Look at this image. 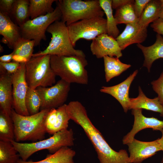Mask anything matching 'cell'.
<instances>
[{"label":"cell","mask_w":163,"mask_h":163,"mask_svg":"<svg viewBox=\"0 0 163 163\" xmlns=\"http://www.w3.org/2000/svg\"><path fill=\"white\" fill-rule=\"evenodd\" d=\"M66 111L70 120L80 126L90 141L100 163H129V155L125 149L117 152L113 149L88 116L85 107L78 101L67 104Z\"/></svg>","instance_id":"1"},{"label":"cell","mask_w":163,"mask_h":163,"mask_svg":"<svg viewBox=\"0 0 163 163\" xmlns=\"http://www.w3.org/2000/svg\"><path fill=\"white\" fill-rule=\"evenodd\" d=\"M50 109H43L27 116L20 115L12 108L11 117L14 126V141L34 142L45 139L46 132L45 120Z\"/></svg>","instance_id":"2"},{"label":"cell","mask_w":163,"mask_h":163,"mask_svg":"<svg viewBox=\"0 0 163 163\" xmlns=\"http://www.w3.org/2000/svg\"><path fill=\"white\" fill-rule=\"evenodd\" d=\"M50 64L55 75L61 79L70 84H88V73L85 68L88 63L85 56L51 55Z\"/></svg>","instance_id":"3"},{"label":"cell","mask_w":163,"mask_h":163,"mask_svg":"<svg viewBox=\"0 0 163 163\" xmlns=\"http://www.w3.org/2000/svg\"><path fill=\"white\" fill-rule=\"evenodd\" d=\"M73 132L72 129L58 132L46 139L30 143L10 141L23 160H27L36 152L47 149L53 154L63 147H71L74 145Z\"/></svg>","instance_id":"4"},{"label":"cell","mask_w":163,"mask_h":163,"mask_svg":"<svg viewBox=\"0 0 163 163\" xmlns=\"http://www.w3.org/2000/svg\"><path fill=\"white\" fill-rule=\"evenodd\" d=\"M62 13L61 21L66 25L80 20L103 17L99 0H59L56 2Z\"/></svg>","instance_id":"5"},{"label":"cell","mask_w":163,"mask_h":163,"mask_svg":"<svg viewBox=\"0 0 163 163\" xmlns=\"http://www.w3.org/2000/svg\"><path fill=\"white\" fill-rule=\"evenodd\" d=\"M46 32L52 35L49 45L43 50L33 54L32 56L47 55L85 56L82 50L74 48L65 23L61 21H57L49 26Z\"/></svg>","instance_id":"6"},{"label":"cell","mask_w":163,"mask_h":163,"mask_svg":"<svg viewBox=\"0 0 163 163\" xmlns=\"http://www.w3.org/2000/svg\"><path fill=\"white\" fill-rule=\"evenodd\" d=\"M50 55L32 56L26 63L25 77L29 88L36 89L51 87L56 83V75L50 64Z\"/></svg>","instance_id":"7"},{"label":"cell","mask_w":163,"mask_h":163,"mask_svg":"<svg viewBox=\"0 0 163 163\" xmlns=\"http://www.w3.org/2000/svg\"><path fill=\"white\" fill-rule=\"evenodd\" d=\"M62 13L56 5L53 12L29 19L20 27L22 37L34 41L35 46L40 45L42 40L46 39V32L49 26L61 19Z\"/></svg>","instance_id":"8"},{"label":"cell","mask_w":163,"mask_h":163,"mask_svg":"<svg viewBox=\"0 0 163 163\" xmlns=\"http://www.w3.org/2000/svg\"><path fill=\"white\" fill-rule=\"evenodd\" d=\"M72 44L74 47L81 39L93 40L98 36L107 34L106 19L97 17L84 19L67 26Z\"/></svg>","instance_id":"9"},{"label":"cell","mask_w":163,"mask_h":163,"mask_svg":"<svg viewBox=\"0 0 163 163\" xmlns=\"http://www.w3.org/2000/svg\"><path fill=\"white\" fill-rule=\"evenodd\" d=\"M70 84L61 79L50 87L36 89L41 100L40 110L57 108L65 104L70 90Z\"/></svg>","instance_id":"10"},{"label":"cell","mask_w":163,"mask_h":163,"mask_svg":"<svg viewBox=\"0 0 163 163\" xmlns=\"http://www.w3.org/2000/svg\"><path fill=\"white\" fill-rule=\"evenodd\" d=\"M26 63H20L17 72L11 75L13 108L18 113L30 115L26 107L25 99L28 86L25 77Z\"/></svg>","instance_id":"11"},{"label":"cell","mask_w":163,"mask_h":163,"mask_svg":"<svg viewBox=\"0 0 163 163\" xmlns=\"http://www.w3.org/2000/svg\"><path fill=\"white\" fill-rule=\"evenodd\" d=\"M90 48L92 54L97 58L107 56L119 58L122 56L116 39L107 34L99 35L92 40Z\"/></svg>","instance_id":"12"},{"label":"cell","mask_w":163,"mask_h":163,"mask_svg":"<svg viewBox=\"0 0 163 163\" xmlns=\"http://www.w3.org/2000/svg\"><path fill=\"white\" fill-rule=\"evenodd\" d=\"M132 114L134 117L133 125L131 131L123 137V145L131 142L136 134L144 129L151 128L153 130L160 131L163 129V121L154 117H145L142 113V109H132Z\"/></svg>","instance_id":"13"},{"label":"cell","mask_w":163,"mask_h":163,"mask_svg":"<svg viewBox=\"0 0 163 163\" xmlns=\"http://www.w3.org/2000/svg\"><path fill=\"white\" fill-rule=\"evenodd\" d=\"M129 153V163H141L161 151L157 140L150 142L138 140L135 138L126 144Z\"/></svg>","instance_id":"14"},{"label":"cell","mask_w":163,"mask_h":163,"mask_svg":"<svg viewBox=\"0 0 163 163\" xmlns=\"http://www.w3.org/2000/svg\"><path fill=\"white\" fill-rule=\"evenodd\" d=\"M67 104H64L49 111L45 119L46 133L53 135L61 131L68 129L70 120L66 111Z\"/></svg>","instance_id":"15"},{"label":"cell","mask_w":163,"mask_h":163,"mask_svg":"<svg viewBox=\"0 0 163 163\" xmlns=\"http://www.w3.org/2000/svg\"><path fill=\"white\" fill-rule=\"evenodd\" d=\"M138 73L136 70L122 82L111 86L102 87L101 92L108 94L115 98L120 103L126 113L129 110L130 98L129 90L131 84Z\"/></svg>","instance_id":"16"},{"label":"cell","mask_w":163,"mask_h":163,"mask_svg":"<svg viewBox=\"0 0 163 163\" xmlns=\"http://www.w3.org/2000/svg\"><path fill=\"white\" fill-rule=\"evenodd\" d=\"M147 28L142 27L138 22L129 23L126 24L123 31L116 39L123 50L132 44L143 43L147 37Z\"/></svg>","instance_id":"17"},{"label":"cell","mask_w":163,"mask_h":163,"mask_svg":"<svg viewBox=\"0 0 163 163\" xmlns=\"http://www.w3.org/2000/svg\"><path fill=\"white\" fill-rule=\"evenodd\" d=\"M11 75L0 66V110L10 116L13 102Z\"/></svg>","instance_id":"18"},{"label":"cell","mask_w":163,"mask_h":163,"mask_svg":"<svg viewBox=\"0 0 163 163\" xmlns=\"http://www.w3.org/2000/svg\"><path fill=\"white\" fill-rule=\"evenodd\" d=\"M0 34L7 40L8 47L12 49L22 37L20 27L9 16L1 12Z\"/></svg>","instance_id":"19"},{"label":"cell","mask_w":163,"mask_h":163,"mask_svg":"<svg viewBox=\"0 0 163 163\" xmlns=\"http://www.w3.org/2000/svg\"><path fill=\"white\" fill-rule=\"evenodd\" d=\"M137 46L142 51L144 56L143 66L146 67L150 72L153 62L159 59L163 58V37L157 34L156 41L152 45L146 46L138 44Z\"/></svg>","instance_id":"20"},{"label":"cell","mask_w":163,"mask_h":163,"mask_svg":"<svg viewBox=\"0 0 163 163\" xmlns=\"http://www.w3.org/2000/svg\"><path fill=\"white\" fill-rule=\"evenodd\" d=\"M139 95L136 98H130L129 110L145 109L158 112L163 117V106L160 103L157 97L153 99L147 97L140 87H139Z\"/></svg>","instance_id":"21"},{"label":"cell","mask_w":163,"mask_h":163,"mask_svg":"<svg viewBox=\"0 0 163 163\" xmlns=\"http://www.w3.org/2000/svg\"><path fill=\"white\" fill-rule=\"evenodd\" d=\"M75 152L69 147H63L56 152L47 155L41 160L24 161L20 159L17 163H75L73 158Z\"/></svg>","instance_id":"22"},{"label":"cell","mask_w":163,"mask_h":163,"mask_svg":"<svg viewBox=\"0 0 163 163\" xmlns=\"http://www.w3.org/2000/svg\"><path fill=\"white\" fill-rule=\"evenodd\" d=\"M105 78L107 82L112 78L120 75L129 68L131 65L122 62L119 58L108 56L103 58Z\"/></svg>","instance_id":"23"},{"label":"cell","mask_w":163,"mask_h":163,"mask_svg":"<svg viewBox=\"0 0 163 163\" xmlns=\"http://www.w3.org/2000/svg\"><path fill=\"white\" fill-rule=\"evenodd\" d=\"M161 7L160 0H150L139 19V25L142 27L147 28L150 23L159 18Z\"/></svg>","instance_id":"24"},{"label":"cell","mask_w":163,"mask_h":163,"mask_svg":"<svg viewBox=\"0 0 163 163\" xmlns=\"http://www.w3.org/2000/svg\"><path fill=\"white\" fill-rule=\"evenodd\" d=\"M29 0H15L10 17L16 24L20 27L30 19Z\"/></svg>","instance_id":"25"},{"label":"cell","mask_w":163,"mask_h":163,"mask_svg":"<svg viewBox=\"0 0 163 163\" xmlns=\"http://www.w3.org/2000/svg\"><path fill=\"white\" fill-rule=\"evenodd\" d=\"M100 4L106 16L107 34L116 39L119 35L116 20L113 15L111 0H99Z\"/></svg>","instance_id":"26"},{"label":"cell","mask_w":163,"mask_h":163,"mask_svg":"<svg viewBox=\"0 0 163 163\" xmlns=\"http://www.w3.org/2000/svg\"><path fill=\"white\" fill-rule=\"evenodd\" d=\"M55 0H29V17L30 19L53 11V3Z\"/></svg>","instance_id":"27"},{"label":"cell","mask_w":163,"mask_h":163,"mask_svg":"<svg viewBox=\"0 0 163 163\" xmlns=\"http://www.w3.org/2000/svg\"><path fill=\"white\" fill-rule=\"evenodd\" d=\"M134 2L125 4L116 9L114 17L117 24H126L137 23L139 20L136 17L134 10Z\"/></svg>","instance_id":"28"},{"label":"cell","mask_w":163,"mask_h":163,"mask_svg":"<svg viewBox=\"0 0 163 163\" xmlns=\"http://www.w3.org/2000/svg\"><path fill=\"white\" fill-rule=\"evenodd\" d=\"M14 126L11 116L0 110V140H14Z\"/></svg>","instance_id":"29"},{"label":"cell","mask_w":163,"mask_h":163,"mask_svg":"<svg viewBox=\"0 0 163 163\" xmlns=\"http://www.w3.org/2000/svg\"><path fill=\"white\" fill-rule=\"evenodd\" d=\"M20 157L10 141L0 140V163H17Z\"/></svg>","instance_id":"30"},{"label":"cell","mask_w":163,"mask_h":163,"mask_svg":"<svg viewBox=\"0 0 163 163\" xmlns=\"http://www.w3.org/2000/svg\"><path fill=\"white\" fill-rule=\"evenodd\" d=\"M34 41L22 37L14 46L12 53L27 58L28 61L32 57Z\"/></svg>","instance_id":"31"},{"label":"cell","mask_w":163,"mask_h":163,"mask_svg":"<svg viewBox=\"0 0 163 163\" xmlns=\"http://www.w3.org/2000/svg\"><path fill=\"white\" fill-rule=\"evenodd\" d=\"M25 104L30 115L37 113L40 111L41 100L36 89L28 87L25 99Z\"/></svg>","instance_id":"32"},{"label":"cell","mask_w":163,"mask_h":163,"mask_svg":"<svg viewBox=\"0 0 163 163\" xmlns=\"http://www.w3.org/2000/svg\"><path fill=\"white\" fill-rule=\"evenodd\" d=\"M154 91L157 94V97L161 105L163 106V71L159 78L151 82Z\"/></svg>","instance_id":"33"},{"label":"cell","mask_w":163,"mask_h":163,"mask_svg":"<svg viewBox=\"0 0 163 163\" xmlns=\"http://www.w3.org/2000/svg\"><path fill=\"white\" fill-rule=\"evenodd\" d=\"M150 0H135L133 4L135 14L139 20L146 5Z\"/></svg>","instance_id":"34"},{"label":"cell","mask_w":163,"mask_h":163,"mask_svg":"<svg viewBox=\"0 0 163 163\" xmlns=\"http://www.w3.org/2000/svg\"><path fill=\"white\" fill-rule=\"evenodd\" d=\"M15 0H0V12L10 17Z\"/></svg>","instance_id":"35"},{"label":"cell","mask_w":163,"mask_h":163,"mask_svg":"<svg viewBox=\"0 0 163 163\" xmlns=\"http://www.w3.org/2000/svg\"><path fill=\"white\" fill-rule=\"evenodd\" d=\"M20 63L14 62L9 63L0 62V66L2 67L8 74L12 75L18 70Z\"/></svg>","instance_id":"36"},{"label":"cell","mask_w":163,"mask_h":163,"mask_svg":"<svg viewBox=\"0 0 163 163\" xmlns=\"http://www.w3.org/2000/svg\"><path fill=\"white\" fill-rule=\"evenodd\" d=\"M151 27L157 34L163 36V19L158 18L152 23Z\"/></svg>","instance_id":"37"},{"label":"cell","mask_w":163,"mask_h":163,"mask_svg":"<svg viewBox=\"0 0 163 163\" xmlns=\"http://www.w3.org/2000/svg\"><path fill=\"white\" fill-rule=\"evenodd\" d=\"M132 0H113L112 2V9H116L128 3L133 2Z\"/></svg>","instance_id":"38"},{"label":"cell","mask_w":163,"mask_h":163,"mask_svg":"<svg viewBox=\"0 0 163 163\" xmlns=\"http://www.w3.org/2000/svg\"><path fill=\"white\" fill-rule=\"evenodd\" d=\"M12 60L13 62L19 63H26L28 61L26 58L17 55H13Z\"/></svg>","instance_id":"39"},{"label":"cell","mask_w":163,"mask_h":163,"mask_svg":"<svg viewBox=\"0 0 163 163\" xmlns=\"http://www.w3.org/2000/svg\"><path fill=\"white\" fill-rule=\"evenodd\" d=\"M13 54L12 53L7 55H3L0 57V62L9 63L12 60Z\"/></svg>","instance_id":"40"},{"label":"cell","mask_w":163,"mask_h":163,"mask_svg":"<svg viewBox=\"0 0 163 163\" xmlns=\"http://www.w3.org/2000/svg\"><path fill=\"white\" fill-rule=\"evenodd\" d=\"M162 133V136L160 138L157 139L158 143H159L161 148V151H163V129L161 131Z\"/></svg>","instance_id":"41"},{"label":"cell","mask_w":163,"mask_h":163,"mask_svg":"<svg viewBox=\"0 0 163 163\" xmlns=\"http://www.w3.org/2000/svg\"><path fill=\"white\" fill-rule=\"evenodd\" d=\"M159 18L163 19V6H162L159 13Z\"/></svg>","instance_id":"42"},{"label":"cell","mask_w":163,"mask_h":163,"mask_svg":"<svg viewBox=\"0 0 163 163\" xmlns=\"http://www.w3.org/2000/svg\"><path fill=\"white\" fill-rule=\"evenodd\" d=\"M1 42L3 43L7 44L8 45V43L7 40L3 37L1 40Z\"/></svg>","instance_id":"43"},{"label":"cell","mask_w":163,"mask_h":163,"mask_svg":"<svg viewBox=\"0 0 163 163\" xmlns=\"http://www.w3.org/2000/svg\"><path fill=\"white\" fill-rule=\"evenodd\" d=\"M4 51V48L0 44V52L2 53Z\"/></svg>","instance_id":"44"},{"label":"cell","mask_w":163,"mask_h":163,"mask_svg":"<svg viewBox=\"0 0 163 163\" xmlns=\"http://www.w3.org/2000/svg\"><path fill=\"white\" fill-rule=\"evenodd\" d=\"M162 6H163V0H160Z\"/></svg>","instance_id":"45"},{"label":"cell","mask_w":163,"mask_h":163,"mask_svg":"<svg viewBox=\"0 0 163 163\" xmlns=\"http://www.w3.org/2000/svg\"><path fill=\"white\" fill-rule=\"evenodd\" d=\"M161 163H163V159H162V161H161Z\"/></svg>","instance_id":"46"},{"label":"cell","mask_w":163,"mask_h":163,"mask_svg":"<svg viewBox=\"0 0 163 163\" xmlns=\"http://www.w3.org/2000/svg\"><path fill=\"white\" fill-rule=\"evenodd\" d=\"M162 159H163V158H162Z\"/></svg>","instance_id":"47"}]
</instances>
